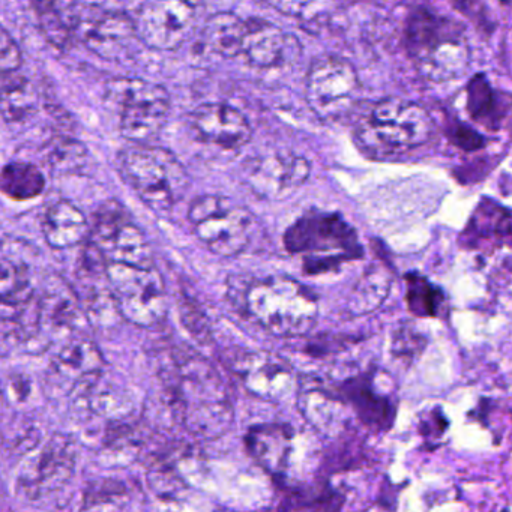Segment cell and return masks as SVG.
I'll list each match as a JSON object with an SVG mask.
<instances>
[{
    "mask_svg": "<svg viewBox=\"0 0 512 512\" xmlns=\"http://www.w3.org/2000/svg\"><path fill=\"white\" fill-rule=\"evenodd\" d=\"M251 457L272 475H283L292 454V431L287 425H256L245 437Z\"/></svg>",
    "mask_w": 512,
    "mask_h": 512,
    "instance_id": "obj_17",
    "label": "cell"
},
{
    "mask_svg": "<svg viewBox=\"0 0 512 512\" xmlns=\"http://www.w3.org/2000/svg\"><path fill=\"white\" fill-rule=\"evenodd\" d=\"M43 233L50 247L68 250L83 244L91 229L85 214L74 203L59 200L44 215Z\"/></svg>",
    "mask_w": 512,
    "mask_h": 512,
    "instance_id": "obj_18",
    "label": "cell"
},
{
    "mask_svg": "<svg viewBox=\"0 0 512 512\" xmlns=\"http://www.w3.org/2000/svg\"><path fill=\"white\" fill-rule=\"evenodd\" d=\"M238 365L245 386L257 397L278 400L292 391L290 371L266 353H248Z\"/></svg>",
    "mask_w": 512,
    "mask_h": 512,
    "instance_id": "obj_16",
    "label": "cell"
},
{
    "mask_svg": "<svg viewBox=\"0 0 512 512\" xmlns=\"http://www.w3.org/2000/svg\"><path fill=\"white\" fill-rule=\"evenodd\" d=\"M40 17L41 31L53 46L64 49L79 28V13L73 4H35Z\"/></svg>",
    "mask_w": 512,
    "mask_h": 512,
    "instance_id": "obj_26",
    "label": "cell"
},
{
    "mask_svg": "<svg viewBox=\"0 0 512 512\" xmlns=\"http://www.w3.org/2000/svg\"><path fill=\"white\" fill-rule=\"evenodd\" d=\"M88 151L80 143L68 142L67 145H58L52 161L62 172H76L85 164Z\"/></svg>",
    "mask_w": 512,
    "mask_h": 512,
    "instance_id": "obj_31",
    "label": "cell"
},
{
    "mask_svg": "<svg viewBox=\"0 0 512 512\" xmlns=\"http://www.w3.org/2000/svg\"><path fill=\"white\" fill-rule=\"evenodd\" d=\"M449 137H451V142L455 146L466 152L478 151V149L484 148V137L473 131L472 128L467 127V125H455L449 131Z\"/></svg>",
    "mask_w": 512,
    "mask_h": 512,
    "instance_id": "obj_33",
    "label": "cell"
},
{
    "mask_svg": "<svg viewBox=\"0 0 512 512\" xmlns=\"http://www.w3.org/2000/svg\"><path fill=\"white\" fill-rule=\"evenodd\" d=\"M311 164L293 152H272L256 158L247 169V185L263 200H283L310 178Z\"/></svg>",
    "mask_w": 512,
    "mask_h": 512,
    "instance_id": "obj_12",
    "label": "cell"
},
{
    "mask_svg": "<svg viewBox=\"0 0 512 512\" xmlns=\"http://www.w3.org/2000/svg\"><path fill=\"white\" fill-rule=\"evenodd\" d=\"M301 44L274 23L260 19H247L241 58L251 67L272 70L296 61Z\"/></svg>",
    "mask_w": 512,
    "mask_h": 512,
    "instance_id": "obj_13",
    "label": "cell"
},
{
    "mask_svg": "<svg viewBox=\"0 0 512 512\" xmlns=\"http://www.w3.org/2000/svg\"><path fill=\"white\" fill-rule=\"evenodd\" d=\"M404 47L419 74L434 83L463 76L472 59L463 26L425 7L407 17Z\"/></svg>",
    "mask_w": 512,
    "mask_h": 512,
    "instance_id": "obj_1",
    "label": "cell"
},
{
    "mask_svg": "<svg viewBox=\"0 0 512 512\" xmlns=\"http://www.w3.org/2000/svg\"><path fill=\"white\" fill-rule=\"evenodd\" d=\"M46 185V176L31 163L14 161L0 170V193L16 202H26L41 196Z\"/></svg>",
    "mask_w": 512,
    "mask_h": 512,
    "instance_id": "obj_24",
    "label": "cell"
},
{
    "mask_svg": "<svg viewBox=\"0 0 512 512\" xmlns=\"http://www.w3.org/2000/svg\"><path fill=\"white\" fill-rule=\"evenodd\" d=\"M121 173L140 200L158 214L172 211L190 187L184 164L160 146L131 145L125 149Z\"/></svg>",
    "mask_w": 512,
    "mask_h": 512,
    "instance_id": "obj_5",
    "label": "cell"
},
{
    "mask_svg": "<svg viewBox=\"0 0 512 512\" xmlns=\"http://www.w3.org/2000/svg\"><path fill=\"white\" fill-rule=\"evenodd\" d=\"M406 301L410 313L418 317H436L443 304V292L422 275L409 274L406 277Z\"/></svg>",
    "mask_w": 512,
    "mask_h": 512,
    "instance_id": "obj_28",
    "label": "cell"
},
{
    "mask_svg": "<svg viewBox=\"0 0 512 512\" xmlns=\"http://www.w3.org/2000/svg\"><path fill=\"white\" fill-rule=\"evenodd\" d=\"M89 244L104 262L116 265L152 268L154 254L145 233L125 214L119 203L109 202L100 209Z\"/></svg>",
    "mask_w": 512,
    "mask_h": 512,
    "instance_id": "obj_8",
    "label": "cell"
},
{
    "mask_svg": "<svg viewBox=\"0 0 512 512\" xmlns=\"http://www.w3.org/2000/svg\"><path fill=\"white\" fill-rule=\"evenodd\" d=\"M191 125L200 142L226 151L244 148L253 137V128L244 113L229 104L209 103L197 107Z\"/></svg>",
    "mask_w": 512,
    "mask_h": 512,
    "instance_id": "obj_14",
    "label": "cell"
},
{
    "mask_svg": "<svg viewBox=\"0 0 512 512\" xmlns=\"http://www.w3.org/2000/svg\"><path fill=\"white\" fill-rule=\"evenodd\" d=\"M467 113L473 121L491 131H499L508 118V95L496 91L484 74H478L467 85Z\"/></svg>",
    "mask_w": 512,
    "mask_h": 512,
    "instance_id": "obj_20",
    "label": "cell"
},
{
    "mask_svg": "<svg viewBox=\"0 0 512 512\" xmlns=\"http://www.w3.org/2000/svg\"><path fill=\"white\" fill-rule=\"evenodd\" d=\"M424 340L418 332H413L409 328L398 329L394 337V353L401 358L406 356H415L416 353L421 352L424 347Z\"/></svg>",
    "mask_w": 512,
    "mask_h": 512,
    "instance_id": "obj_32",
    "label": "cell"
},
{
    "mask_svg": "<svg viewBox=\"0 0 512 512\" xmlns=\"http://www.w3.org/2000/svg\"><path fill=\"white\" fill-rule=\"evenodd\" d=\"M38 94L20 74H8L0 86V116L7 122H23L37 110Z\"/></svg>",
    "mask_w": 512,
    "mask_h": 512,
    "instance_id": "obj_25",
    "label": "cell"
},
{
    "mask_svg": "<svg viewBox=\"0 0 512 512\" xmlns=\"http://www.w3.org/2000/svg\"><path fill=\"white\" fill-rule=\"evenodd\" d=\"M434 131L436 125L424 107L403 98H385L356 122L355 139L368 157H397L427 145Z\"/></svg>",
    "mask_w": 512,
    "mask_h": 512,
    "instance_id": "obj_2",
    "label": "cell"
},
{
    "mask_svg": "<svg viewBox=\"0 0 512 512\" xmlns=\"http://www.w3.org/2000/svg\"><path fill=\"white\" fill-rule=\"evenodd\" d=\"M104 274L107 283L112 287L113 295L131 316H140L148 320L164 310L166 286L155 266L136 268L109 263Z\"/></svg>",
    "mask_w": 512,
    "mask_h": 512,
    "instance_id": "obj_11",
    "label": "cell"
},
{
    "mask_svg": "<svg viewBox=\"0 0 512 512\" xmlns=\"http://www.w3.org/2000/svg\"><path fill=\"white\" fill-rule=\"evenodd\" d=\"M284 247L304 259V272L323 275L364 257L356 230L341 215L307 212L284 233Z\"/></svg>",
    "mask_w": 512,
    "mask_h": 512,
    "instance_id": "obj_3",
    "label": "cell"
},
{
    "mask_svg": "<svg viewBox=\"0 0 512 512\" xmlns=\"http://www.w3.org/2000/svg\"><path fill=\"white\" fill-rule=\"evenodd\" d=\"M23 65L22 50L10 32L0 25V73L14 74Z\"/></svg>",
    "mask_w": 512,
    "mask_h": 512,
    "instance_id": "obj_30",
    "label": "cell"
},
{
    "mask_svg": "<svg viewBox=\"0 0 512 512\" xmlns=\"http://www.w3.org/2000/svg\"><path fill=\"white\" fill-rule=\"evenodd\" d=\"M248 314L277 337H301L314 328L319 316L316 295L289 277L253 281L245 292Z\"/></svg>",
    "mask_w": 512,
    "mask_h": 512,
    "instance_id": "obj_4",
    "label": "cell"
},
{
    "mask_svg": "<svg viewBox=\"0 0 512 512\" xmlns=\"http://www.w3.org/2000/svg\"><path fill=\"white\" fill-rule=\"evenodd\" d=\"M343 400L353 407L356 415L367 425L377 428H389L394 421V406L386 395L377 392L368 377H358L344 382Z\"/></svg>",
    "mask_w": 512,
    "mask_h": 512,
    "instance_id": "obj_19",
    "label": "cell"
},
{
    "mask_svg": "<svg viewBox=\"0 0 512 512\" xmlns=\"http://www.w3.org/2000/svg\"><path fill=\"white\" fill-rule=\"evenodd\" d=\"M305 418L326 434H335L347 425V404L325 391L307 392L301 398Z\"/></svg>",
    "mask_w": 512,
    "mask_h": 512,
    "instance_id": "obj_23",
    "label": "cell"
},
{
    "mask_svg": "<svg viewBox=\"0 0 512 512\" xmlns=\"http://www.w3.org/2000/svg\"><path fill=\"white\" fill-rule=\"evenodd\" d=\"M473 232L472 239L496 242L502 245L511 235V218L508 209L493 202H484L476 209L467 233Z\"/></svg>",
    "mask_w": 512,
    "mask_h": 512,
    "instance_id": "obj_27",
    "label": "cell"
},
{
    "mask_svg": "<svg viewBox=\"0 0 512 512\" xmlns=\"http://www.w3.org/2000/svg\"><path fill=\"white\" fill-rule=\"evenodd\" d=\"M107 97L119 107V130L133 145H148L166 127L170 94L164 86L140 79H116Z\"/></svg>",
    "mask_w": 512,
    "mask_h": 512,
    "instance_id": "obj_7",
    "label": "cell"
},
{
    "mask_svg": "<svg viewBox=\"0 0 512 512\" xmlns=\"http://www.w3.org/2000/svg\"><path fill=\"white\" fill-rule=\"evenodd\" d=\"M247 19L233 13H218L206 20L202 43L206 49L223 58H239L244 41Z\"/></svg>",
    "mask_w": 512,
    "mask_h": 512,
    "instance_id": "obj_22",
    "label": "cell"
},
{
    "mask_svg": "<svg viewBox=\"0 0 512 512\" xmlns=\"http://www.w3.org/2000/svg\"><path fill=\"white\" fill-rule=\"evenodd\" d=\"M197 5L176 0L146 2L137 11V40L149 49L176 50L193 34Z\"/></svg>",
    "mask_w": 512,
    "mask_h": 512,
    "instance_id": "obj_10",
    "label": "cell"
},
{
    "mask_svg": "<svg viewBox=\"0 0 512 512\" xmlns=\"http://www.w3.org/2000/svg\"><path fill=\"white\" fill-rule=\"evenodd\" d=\"M29 278L25 268L13 260L0 259V301L14 298L17 293L28 289Z\"/></svg>",
    "mask_w": 512,
    "mask_h": 512,
    "instance_id": "obj_29",
    "label": "cell"
},
{
    "mask_svg": "<svg viewBox=\"0 0 512 512\" xmlns=\"http://www.w3.org/2000/svg\"><path fill=\"white\" fill-rule=\"evenodd\" d=\"M391 287V271L385 265L374 263L370 268L365 269L364 274L356 281L347 299V310L353 316L373 313L386 301Z\"/></svg>",
    "mask_w": 512,
    "mask_h": 512,
    "instance_id": "obj_21",
    "label": "cell"
},
{
    "mask_svg": "<svg viewBox=\"0 0 512 512\" xmlns=\"http://www.w3.org/2000/svg\"><path fill=\"white\" fill-rule=\"evenodd\" d=\"M80 28L86 46L109 61L124 58L137 38L134 19L124 11H94L89 19L79 13Z\"/></svg>",
    "mask_w": 512,
    "mask_h": 512,
    "instance_id": "obj_15",
    "label": "cell"
},
{
    "mask_svg": "<svg viewBox=\"0 0 512 512\" xmlns=\"http://www.w3.org/2000/svg\"><path fill=\"white\" fill-rule=\"evenodd\" d=\"M188 220L197 238L218 256H238L254 232L250 209L218 194L196 197L188 209Z\"/></svg>",
    "mask_w": 512,
    "mask_h": 512,
    "instance_id": "obj_6",
    "label": "cell"
},
{
    "mask_svg": "<svg viewBox=\"0 0 512 512\" xmlns=\"http://www.w3.org/2000/svg\"><path fill=\"white\" fill-rule=\"evenodd\" d=\"M361 91L356 68L340 56H323L307 76V101L322 119H341L352 112Z\"/></svg>",
    "mask_w": 512,
    "mask_h": 512,
    "instance_id": "obj_9",
    "label": "cell"
}]
</instances>
